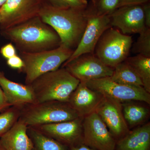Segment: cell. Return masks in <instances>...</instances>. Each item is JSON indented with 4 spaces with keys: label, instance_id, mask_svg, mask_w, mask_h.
Instances as JSON below:
<instances>
[{
    "label": "cell",
    "instance_id": "cell-1",
    "mask_svg": "<svg viewBox=\"0 0 150 150\" xmlns=\"http://www.w3.org/2000/svg\"><path fill=\"white\" fill-rule=\"evenodd\" d=\"M1 34L13 43L19 52L35 53L52 50L62 43L58 33L39 16L1 30Z\"/></svg>",
    "mask_w": 150,
    "mask_h": 150
},
{
    "label": "cell",
    "instance_id": "cell-2",
    "mask_svg": "<svg viewBox=\"0 0 150 150\" xmlns=\"http://www.w3.org/2000/svg\"><path fill=\"white\" fill-rule=\"evenodd\" d=\"M86 9L61 8L44 4L39 16L58 33L61 44L74 50L83 35L87 23Z\"/></svg>",
    "mask_w": 150,
    "mask_h": 150
},
{
    "label": "cell",
    "instance_id": "cell-3",
    "mask_svg": "<svg viewBox=\"0 0 150 150\" xmlns=\"http://www.w3.org/2000/svg\"><path fill=\"white\" fill-rule=\"evenodd\" d=\"M80 82L65 68L62 67L40 75L30 85L37 103L51 100L67 102Z\"/></svg>",
    "mask_w": 150,
    "mask_h": 150
},
{
    "label": "cell",
    "instance_id": "cell-4",
    "mask_svg": "<svg viewBox=\"0 0 150 150\" xmlns=\"http://www.w3.org/2000/svg\"><path fill=\"white\" fill-rule=\"evenodd\" d=\"M80 117L67 102L57 100L28 105L21 110L18 120L28 127L71 121Z\"/></svg>",
    "mask_w": 150,
    "mask_h": 150
},
{
    "label": "cell",
    "instance_id": "cell-5",
    "mask_svg": "<svg viewBox=\"0 0 150 150\" xmlns=\"http://www.w3.org/2000/svg\"><path fill=\"white\" fill-rule=\"evenodd\" d=\"M74 51L61 44L52 50L35 53L20 52L19 56L24 64L25 84L30 85L40 75L59 69Z\"/></svg>",
    "mask_w": 150,
    "mask_h": 150
},
{
    "label": "cell",
    "instance_id": "cell-6",
    "mask_svg": "<svg viewBox=\"0 0 150 150\" xmlns=\"http://www.w3.org/2000/svg\"><path fill=\"white\" fill-rule=\"evenodd\" d=\"M132 43L131 36L111 27L100 38L94 54L105 64L114 69L129 57Z\"/></svg>",
    "mask_w": 150,
    "mask_h": 150
},
{
    "label": "cell",
    "instance_id": "cell-7",
    "mask_svg": "<svg viewBox=\"0 0 150 150\" xmlns=\"http://www.w3.org/2000/svg\"><path fill=\"white\" fill-rule=\"evenodd\" d=\"M89 88L121 103L129 101H139L150 104V93L143 87L126 85L117 83L110 77L86 82Z\"/></svg>",
    "mask_w": 150,
    "mask_h": 150
},
{
    "label": "cell",
    "instance_id": "cell-8",
    "mask_svg": "<svg viewBox=\"0 0 150 150\" xmlns=\"http://www.w3.org/2000/svg\"><path fill=\"white\" fill-rule=\"evenodd\" d=\"M87 23L80 42L69 59L64 64L69 63L86 54H94L95 48L103 33L112 27L110 17L99 15L89 3L85 10Z\"/></svg>",
    "mask_w": 150,
    "mask_h": 150
},
{
    "label": "cell",
    "instance_id": "cell-9",
    "mask_svg": "<svg viewBox=\"0 0 150 150\" xmlns=\"http://www.w3.org/2000/svg\"><path fill=\"white\" fill-rule=\"evenodd\" d=\"M44 4L42 0H7L0 7V30L14 27L39 16Z\"/></svg>",
    "mask_w": 150,
    "mask_h": 150
},
{
    "label": "cell",
    "instance_id": "cell-10",
    "mask_svg": "<svg viewBox=\"0 0 150 150\" xmlns=\"http://www.w3.org/2000/svg\"><path fill=\"white\" fill-rule=\"evenodd\" d=\"M65 68L80 82L85 83L97 79L110 77L113 69L108 67L94 54H83L67 64Z\"/></svg>",
    "mask_w": 150,
    "mask_h": 150
},
{
    "label": "cell",
    "instance_id": "cell-11",
    "mask_svg": "<svg viewBox=\"0 0 150 150\" xmlns=\"http://www.w3.org/2000/svg\"><path fill=\"white\" fill-rule=\"evenodd\" d=\"M83 144L96 150H114L116 141L102 119L93 112L83 120Z\"/></svg>",
    "mask_w": 150,
    "mask_h": 150
},
{
    "label": "cell",
    "instance_id": "cell-12",
    "mask_svg": "<svg viewBox=\"0 0 150 150\" xmlns=\"http://www.w3.org/2000/svg\"><path fill=\"white\" fill-rule=\"evenodd\" d=\"M83 118L79 117L71 121L32 127L69 149L83 144Z\"/></svg>",
    "mask_w": 150,
    "mask_h": 150
},
{
    "label": "cell",
    "instance_id": "cell-13",
    "mask_svg": "<svg viewBox=\"0 0 150 150\" xmlns=\"http://www.w3.org/2000/svg\"><path fill=\"white\" fill-rule=\"evenodd\" d=\"M95 112L103 121L116 142L130 131L123 116L122 103L119 101L103 96Z\"/></svg>",
    "mask_w": 150,
    "mask_h": 150
},
{
    "label": "cell",
    "instance_id": "cell-14",
    "mask_svg": "<svg viewBox=\"0 0 150 150\" xmlns=\"http://www.w3.org/2000/svg\"><path fill=\"white\" fill-rule=\"evenodd\" d=\"M109 16L112 27L117 28L125 35L139 34L146 28L142 5L123 6Z\"/></svg>",
    "mask_w": 150,
    "mask_h": 150
},
{
    "label": "cell",
    "instance_id": "cell-15",
    "mask_svg": "<svg viewBox=\"0 0 150 150\" xmlns=\"http://www.w3.org/2000/svg\"><path fill=\"white\" fill-rule=\"evenodd\" d=\"M0 87L11 106L21 110L28 105L37 103L30 85L13 81L6 77L4 73L1 71H0Z\"/></svg>",
    "mask_w": 150,
    "mask_h": 150
},
{
    "label": "cell",
    "instance_id": "cell-16",
    "mask_svg": "<svg viewBox=\"0 0 150 150\" xmlns=\"http://www.w3.org/2000/svg\"><path fill=\"white\" fill-rule=\"evenodd\" d=\"M103 98L101 94L80 82L67 103L80 117L84 118L95 112Z\"/></svg>",
    "mask_w": 150,
    "mask_h": 150
},
{
    "label": "cell",
    "instance_id": "cell-17",
    "mask_svg": "<svg viewBox=\"0 0 150 150\" xmlns=\"http://www.w3.org/2000/svg\"><path fill=\"white\" fill-rule=\"evenodd\" d=\"M28 128L18 120L0 138V143L6 150H32L33 144L28 134Z\"/></svg>",
    "mask_w": 150,
    "mask_h": 150
},
{
    "label": "cell",
    "instance_id": "cell-18",
    "mask_svg": "<svg viewBox=\"0 0 150 150\" xmlns=\"http://www.w3.org/2000/svg\"><path fill=\"white\" fill-rule=\"evenodd\" d=\"M114 150H150V122L130 130L116 142Z\"/></svg>",
    "mask_w": 150,
    "mask_h": 150
},
{
    "label": "cell",
    "instance_id": "cell-19",
    "mask_svg": "<svg viewBox=\"0 0 150 150\" xmlns=\"http://www.w3.org/2000/svg\"><path fill=\"white\" fill-rule=\"evenodd\" d=\"M135 102L122 103L123 116L130 129L144 123L149 115L148 108Z\"/></svg>",
    "mask_w": 150,
    "mask_h": 150
},
{
    "label": "cell",
    "instance_id": "cell-20",
    "mask_svg": "<svg viewBox=\"0 0 150 150\" xmlns=\"http://www.w3.org/2000/svg\"><path fill=\"white\" fill-rule=\"evenodd\" d=\"M110 78L117 83L143 87V83L139 75L132 67L125 62L115 67Z\"/></svg>",
    "mask_w": 150,
    "mask_h": 150
},
{
    "label": "cell",
    "instance_id": "cell-21",
    "mask_svg": "<svg viewBox=\"0 0 150 150\" xmlns=\"http://www.w3.org/2000/svg\"><path fill=\"white\" fill-rule=\"evenodd\" d=\"M124 62L139 75L146 91L150 93V58L141 55L128 57Z\"/></svg>",
    "mask_w": 150,
    "mask_h": 150
},
{
    "label": "cell",
    "instance_id": "cell-22",
    "mask_svg": "<svg viewBox=\"0 0 150 150\" xmlns=\"http://www.w3.org/2000/svg\"><path fill=\"white\" fill-rule=\"evenodd\" d=\"M27 133L33 144L32 150H68V148L53 139L43 135L30 126Z\"/></svg>",
    "mask_w": 150,
    "mask_h": 150
},
{
    "label": "cell",
    "instance_id": "cell-23",
    "mask_svg": "<svg viewBox=\"0 0 150 150\" xmlns=\"http://www.w3.org/2000/svg\"><path fill=\"white\" fill-rule=\"evenodd\" d=\"M21 110L10 106L0 112V138L9 131L18 121Z\"/></svg>",
    "mask_w": 150,
    "mask_h": 150
},
{
    "label": "cell",
    "instance_id": "cell-24",
    "mask_svg": "<svg viewBox=\"0 0 150 150\" xmlns=\"http://www.w3.org/2000/svg\"><path fill=\"white\" fill-rule=\"evenodd\" d=\"M139 34L131 51L134 54L150 58V28H146Z\"/></svg>",
    "mask_w": 150,
    "mask_h": 150
},
{
    "label": "cell",
    "instance_id": "cell-25",
    "mask_svg": "<svg viewBox=\"0 0 150 150\" xmlns=\"http://www.w3.org/2000/svg\"><path fill=\"white\" fill-rule=\"evenodd\" d=\"M120 0H91L89 4L99 15L109 16L118 8Z\"/></svg>",
    "mask_w": 150,
    "mask_h": 150
},
{
    "label": "cell",
    "instance_id": "cell-26",
    "mask_svg": "<svg viewBox=\"0 0 150 150\" xmlns=\"http://www.w3.org/2000/svg\"><path fill=\"white\" fill-rule=\"evenodd\" d=\"M6 64L11 69L18 70L20 72H23L24 62L20 56L18 55L7 59Z\"/></svg>",
    "mask_w": 150,
    "mask_h": 150
},
{
    "label": "cell",
    "instance_id": "cell-27",
    "mask_svg": "<svg viewBox=\"0 0 150 150\" xmlns=\"http://www.w3.org/2000/svg\"><path fill=\"white\" fill-rule=\"evenodd\" d=\"M0 53L6 60L17 55L16 48L12 43H7L3 46L0 49Z\"/></svg>",
    "mask_w": 150,
    "mask_h": 150
},
{
    "label": "cell",
    "instance_id": "cell-28",
    "mask_svg": "<svg viewBox=\"0 0 150 150\" xmlns=\"http://www.w3.org/2000/svg\"><path fill=\"white\" fill-rule=\"evenodd\" d=\"M66 4L74 8L83 9L86 8L88 2L87 0H63Z\"/></svg>",
    "mask_w": 150,
    "mask_h": 150
},
{
    "label": "cell",
    "instance_id": "cell-29",
    "mask_svg": "<svg viewBox=\"0 0 150 150\" xmlns=\"http://www.w3.org/2000/svg\"><path fill=\"white\" fill-rule=\"evenodd\" d=\"M149 0H120L118 8L124 6L142 5L149 2Z\"/></svg>",
    "mask_w": 150,
    "mask_h": 150
},
{
    "label": "cell",
    "instance_id": "cell-30",
    "mask_svg": "<svg viewBox=\"0 0 150 150\" xmlns=\"http://www.w3.org/2000/svg\"><path fill=\"white\" fill-rule=\"evenodd\" d=\"M144 15L145 23L146 27L150 28V6L149 2L142 5Z\"/></svg>",
    "mask_w": 150,
    "mask_h": 150
},
{
    "label": "cell",
    "instance_id": "cell-31",
    "mask_svg": "<svg viewBox=\"0 0 150 150\" xmlns=\"http://www.w3.org/2000/svg\"><path fill=\"white\" fill-rule=\"evenodd\" d=\"M10 106L11 105L6 100L2 90L0 87V112H2Z\"/></svg>",
    "mask_w": 150,
    "mask_h": 150
},
{
    "label": "cell",
    "instance_id": "cell-32",
    "mask_svg": "<svg viewBox=\"0 0 150 150\" xmlns=\"http://www.w3.org/2000/svg\"><path fill=\"white\" fill-rule=\"evenodd\" d=\"M44 4H48L57 7L64 8L69 6L63 0H42Z\"/></svg>",
    "mask_w": 150,
    "mask_h": 150
},
{
    "label": "cell",
    "instance_id": "cell-33",
    "mask_svg": "<svg viewBox=\"0 0 150 150\" xmlns=\"http://www.w3.org/2000/svg\"><path fill=\"white\" fill-rule=\"evenodd\" d=\"M68 150H96L89 147L83 144L69 148Z\"/></svg>",
    "mask_w": 150,
    "mask_h": 150
},
{
    "label": "cell",
    "instance_id": "cell-34",
    "mask_svg": "<svg viewBox=\"0 0 150 150\" xmlns=\"http://www.w3.org/2000/svg\"><path fill=\"white\" fill-rule=\"evenodd\" d=\"M7 1V0H0V7L2 6Z\"/></svg>",
    "mask_w": 150,
    "mask_h": 150
},
{
    "label": "cell",
    "instance_id": "cell-35",
    "mask_svg": "<svg viewBox=\"0 0 150 150\" xmlns=\"http://www.w3.org/2000/svg\"><path fill=\"white\" fill-rule=\"evenodd\" d=\"M0 150H6L0 143Z\"/></svg>",
    "mask_w": 150,
    "mask_h": 150
},
{
    "label": "cell",
    "instance_id": "cell-36",
    "mask_svg": "<svg viewBox=\"0 0 150 150\" xmlns=\"http://www.w3.org/2000/svg\"><path fill=\"white\" fill-rule=\"evenodd\" d=\"M1 15H0V22H1Z\"/></svg>",
    "mask_w": 150,
    "mask_h": 150
}]
</instances>
